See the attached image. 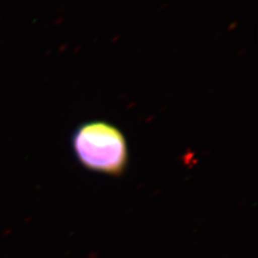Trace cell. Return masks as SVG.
<instances>
[{
    "mask_svg": "<svg viewBox=\"0 0 258 258\" xmlns=\"http://www.w3.org/2000/svg\"><path fill=\"white\" fill-rule=\"evenodd\" d=\"M75 156L85 168L107 175H120L128 163L127 143L120 129L106 121L94 120L76 129Z\"/></svg>",
    "mask_w": 258,
    "mask_h": 258,
    "instance_id": "6da1fadb",
    "label": "cell"
},
{
    "mask_svg": "<svg viewBox=\"0 0 258 258\" xmlns=\"http://www.w3.org/2000/svg\"><path fill=\"white\" fill-rule=\"evenodd\" d=\"M237 26H238V23L234 21V22H232V23H231V24H230V26H229V28H228V29H229L230 31H231V30H234V29L237 27Z\"/></svg>",
    "mask_w": 258,
    "mask_h": 258,
    "instance_id": "7a4b0ae2",
    "label": "cell"
}]
</instances>
